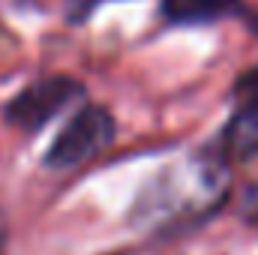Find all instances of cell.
Returning a JSON list of instances; mask_svg holds the SVG:
<instances>
[{"label":"cell","instance_id":"6da1fadb","mask_svg":"<svg viewBox=\"0 0 258 255\" xmlns=\"http://www.w3.org/2000/svg\"><path fill=\"white\" fill-rule=\"evenodd\" d=\"M228 195V171L213 156H192L153 177L135 210L132 222L150 231H177L186 222H201Z\"/></svg>","mask_w":258,"mask_h":255},{"label":"cell","instance_id":"52a82bcc","mask_svg":"<svg viewBox=\"0 0 258 255\" xmlns=\"http://www.w3.org/2000/svg\"><path fill=\"white\" fill-rule=\"evenodd\" d=\"M6 243H9V225H6V216L0 210V255L6 252Z\"/></svg>","mask_w":258,"mask_h":255},{"label":"cell","instance_id":"8992f818","mask_svg":"<svg viewBox=\"0 0 258 255\" xmlns=\"http://www.w3.org/2000/svg\"><path fill=\"white\" fill-rule=\"evenodd\" d=\"M240 213L246 216V222H255L258 225V183L249 186L243 192V201H240Z\"/></svg>","mask_w":258,"mask_h":255},{"label":"cell","instance_id":"277c9868","mask_svg":"<svg viewBox=\"0 0 258 255\" xmlns=\"http://www.w3.org/2000/svg\"><path fill=\"white\" fill-rule=\"evenodd\" d=\"M222 147L237 162L258 156V72H249L237 84V111L222 132Z\"/></svg>","mask_w":258,"mask_h":255},{"label":"cell","instance_id":"3957f363","mask_svg":"<svg viewBox=\"0 0 258 255\" xmlns=\"http://www.w3.org/2000/svg\"><path fill=\"white\" fill-rule=\"evenodd\" d=\"M78 96H84V87L69 75H51L42 81L27 84L21 93H15L6 102V120L24 132H36L48 120H54L66 105H72Z\"/></svg>","mask_w":258,"mask_h":255},{"label":"cell","instance_id":"5b68a950","mask_svg":"<svg viewBox=\"0 0 258 255\" xmlns=\"http://www.w3.org/2000/svg\"><path fill=\"white\" fill-rule=\"evenodd\" d=\"M240 9V0H162V12L171 24H210Z\"/></svg>","mask_w":258,"mask_h":255},{"label":"cell","instance_id":"7a4b0ae2","mask_svg":"<svg viewBox=\"0 0 258 255\" xmlns=\"http://www.w3.org/2000/svg\"><path fill=\"white\" fill-rule=\"evenodd\" d=\"M111 141H114V117H111V111H105L99 105H87L51 141V147L45 153V165L57 168V171L84 165L93 156H99Z\"/></svg>","mask_w":258,"mask_h":255}]
</instances>
